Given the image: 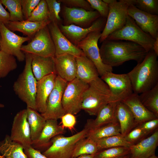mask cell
Wrapping results in <instances>:
<instances>
[{
  "instance_id": "44dd1931",
  "label": "cell",
  "mask_w": 158,
  "mask_h": 158,
  "mask_svg": "<svg viewBox=\"0 0 158 158\" xmlns=\"http://www.w3.org/2000/svg\"><path fill=\"white\" fill-rule=\"evenodd\" d=\"M57 75L53 73L37 81L35 97L36 110L41 114L46 110L48 98L53 90Z\"/></svg>"
},
{
  "instance_id": "4fadbf2b",
  "label": "cell",
  "mask_w": 158,
  "mask_h": 158,
  "mask_svg": "<svg viewBox=\"0 0 158 158\" xmlns=\"http://www.w3.org/2000/svg\"><path fill=\"white\" fill-rule=\"evenodd\" d=\"M0 33L1 50L14 56L19 61L25 60V54L22 51L21 47L24 42L30 40V38L16 35L3 23H0Z\"/></svg>"
},
{
  "instance_id": "816d5d0a",
  "label": "cell",
  "mask_w": 158,
  "mask_h": 158,
  "mask_svg": "<svg viewBox=\"0 0 158 158\" xmlns=\"http://www.w3.org/2000/svg\"><path fill=\"white\" fill-rule=\"evenodd\" d=\"M118 158H130V154H129L127 155Z\"/></svg>"
},
{
  "instance_id": "30bf717a",
  "label": "cell",
  "mask_w": 158,
  "mask_h": 158,
  "mask_svg": "<svg viewBox=\"0 0 158 158\" xmlns=\"http://www.w3.org/2000/svg\"><path fill=\"white\" fill-rule=\"evenodd\" d=\"M88 85V84L76 78L68 83L62 99V104L66 113L75 115L81 110L84 94Z\"/></svg>"
},
{
  "instance_id": "9a60e30c",
  "label": "cell",
  "mask_w": 158,
  "mask_h": 158,
  "mask_svg": "<svg viewBox=\"0 0 158 158\" xmlns=\"http://www.w3.org/2000/svg\"><path fill=\"white\" fill-rule=\"evenodd\" d=\"M10 136L12 141L20 144L24 149L31 146L32 141L26 109L20 110L14 116Z\"/></svg>"
},
{
  "instance_id": "277c9868",
  "label": "cell",
  "mask_w": 158,
  "mask_h": 158,
  "mask_svg": "<svg viewBox=\"0 0 158 158\" xmlns=\"http://www.w3.org/2000/svg\"><path fill=\"white\" fill-rule=\"evenodd\" d=\"M25 63L22 72L13 86V90L19 98L27 105V108L36 110L35 97L37 81L32 72L31 54L25 53Z\"/></svg>"
},
{
  "instance_id": "ffe728a7",
  "label": "cell",
  "mask_w": 158,
  "mask_h": 158,
  "mask_svg": "<svg viewBox=\"0 0 158 158\" xmlns=\"http://www.w3.org/2000/svg\"><path fill=\"white\" fill-rule=\"evenodd\" d=\"M56 75L68 82L76 78V57L69 54L55 55L53 57Z\"/></svg>"
},
{
  "instance_id": "b9f144b4",
  "label": "cell",
  "mask_w": 158,
  "mask_h": 158,
  "mask_svg": "<svg viewBox=\"0 0 158 158\" xmlns=\"http://www.w3.org/2000/svg\"><path fill=\"white\" fill-rule=\"evenodd\" d=\"M93 9H95L100 17L107 19L109 13V5L101 0H87Z\"/></svg>"
},
{
  "instance_id": "db71d44e",
  "label": "cell",
  "mask_w": 158,
  "mask_h": 158,
  "mask_svg": "<svg viewBox=\"0 0 158 158\" xmlns=\"http://www.w3.org/2000/svg\"><path fill=\"white\" fill-rule=\"evenodd\" d=\"M4 107V104L0 103V108H3Z\"/></svg>"
},
{
  "instance_id": "83f0119b",
  "label": "cell",
  "mask_w": 158,
  "mask_h": 158,
  "mask_svg": "<svg viewBox=\"0 0 158 158\" xmlns=\"http://www.w3.org/2000/svg\"><path fill=\"white\" fill-rule=\"evenodd\" d=\"M51 22V21L50 19L40 22L24 20L18 22L10 21L5 25L11 31H18L21 32L27 36L30 39H32L39 30L47 25Z\"/></svg>"
},
{
  "instance_id": "c3c4849f",
  "label": "cell",
  "mask_w": 158,
  "mask_h": 158,
  "mask_svg": "<svg viewBox=\"0 0 158 158\" xmlns=\"http://www.w3.org/2000/svg\"><path fill=\"white\" fill-rule=\"evenodd\" d=\"M10 21L9 13L4 7L0 0V23L5 25Z\"/></svg>"
},
{
  "instance_id": "603a6c76",
  "label": "cell",
  "mask_w": 158,
  "mask_h": 158,
  "mask_svg": "<svg viewBox=\"0 0 158 158\" xmlns=\"http://www.w3.org/2000/svg\"><path fill=\"white\" fill-rule=\"evenodd\" d=\"M121 101L129 109L138 125L146 121L158 118L142 104L138 94L133 92Z\"/></svg>"
},
{
  "instance_id": "8d00e7d4",
  "label": "cell",
  "mask_w": 158,
  "mask_h": 158,
  "mask_svg": "<svg viewBox=\"0 0 158 158\" xmlns=\"http://www.w3.org/2000/svg\"><path fill=\"white\" fill-rule=\"evenodd\" d=\"M130 148L114 147L99 151L94 155V158H118L130 154Z\"/></svg>"
},
{
  "instance_id": "f5cc1de1",
  "label": "cell",
  "mask_w": 158,
  "mask_h": 158,
  "mask_svg": "<svg viewBox=\"0 0 158 158\" xmlns=\"http://www.w3.org/2000/svg\"><path fill=\"white\" fill-rule=\"evenodd\" d=\"M149 158H158V157L156 156L155 154L151 156Z\"/></svg>"
},
{
  "instance_id": "7bdbcfd3",
  "label": "cell",
  "mask_w": 158,
  "mask_h": 158,
  "mask_svg": "<svg viewBox=\"0 0 158 158\" xmlns=\"http://www.w3.org/2000/svg\"><path fill=\"white\" fill-rule=\"evenodd\" d=\"M40 0H21L22 12L25 20H27Z\"/></svg>"
},
{
  "instance_id": "f6af8a7d",
  "label": "cell",
  "mask_w": 158,
  "mask_h": 158,
  "mask_svg": "<svg viewBox=\"0 0 158 158\" xmlns=\"http://www.w3.org/2000/svg\"><path fill=\"white\" fill-rule=\"evenodd\" d=\"M61 126L71 130L74 129L76 123V119L74 115L70 113H66L60 118Z\"/></svg>"
},
{
  "instance_id": "5bb4252c",
  "label": "cell",
  "mask_w": 158,
  "mask_h": 158,
  "mask_svg": "<svg viewBox=\"0 0 158 158\" xmlns=\"http://www.w3.org/2000/svg\"><path fill=\"white\" fill-rule=\"evenodd\" d=\"M62 15L63 25L73 24L84 28L90 27L100 17L96 11H87L85 9L70 8L64 6Z\"/></svg>"
},
{
  "instance_id": "4316f807",
  "label": "cell",
  "mask_w": 158,
  "mask_h": 158,
  "mask_svg": "<svg viewBox=\"0 0 158 158\" xmlns=\"http://www.w3.org/2000/svg\"><path fill=\"white\" fill-rule=\"evenodd\" d=\"M116 116L124 137L138 126L129 109L121 101L117 102Z\"/></svg>"
},
{
  "instance_id": "3957f363",
  "label": "cell",
  "mask_w": 158,
  "mask_h": 158,
  "mask_svg": "<svg viewBox=\"0 0 158 158\" xmlns=\"http://www.w3.org/2000/svg\"><path fill=\"white\" fill-rule=\"evenodd\" d=\"M88 85L84 94L81 109L90 115L96 116L104 105L116 102L108 85L99 77Z\"/></svg>"
},
{
  "instance_id": "d6a6232c",
  "label": "cell",
  "mask_w": 158,
  "mask_h": 158,
  "mask_svg": "<svg viewBox=\"0 0 158 158\" xmlns=\"http://www.w3.org/2000/svg\"><path fill=\"white\" fill-rule=\"evenodd\" d=\"M99 151L96 142L86 137L82 138L76 143L72 157L85 154H95Z\"/></svg>"
},
{
  "instance_id": "ee69618b",
  "label": "cell",
  "mask_w": 158,
  "mask_h": 158,
  "mask_svg": "<svg viewBox=\"0 0 158 158\" xmlns=\"http://www.w3.org/2000/svg\"><path fill=\"white\" fill-rule=\"evenodd\" d=\"M65 6L70 8H82L87 11L94 10L87 0H59Z\"/></svg>"
},
{
  "instance_id": "11a10c76",
  "label": "cell",
  "mask_w": 158,
  "mask_h": 158,
  "mask_svg": "<svg viewBox=\"0 0 158 158\" xmlns=\"http://www.w3.org/2000/svg\"><path fill=\"white\" fill-rule=\"evenodd\" d=\"M1 35L0 33V51L1 50Z\"/></svg>"
},
{
  "instance_id": "d6986e66",
  "label": "cell",
  "mask_w": 158,
  "mask_h": 158,
  "mask_svg": "<svg viewBox=\"0 0 158 158\" xmlns=\"http://www.w3.org/2000/svg\"><path fill=\"white\" fill-rule=\"evenodd\" d=\"M65 132V129L58 125L57 120H46L40 135L36 140L32 142L31 146L43 153L51 145V140L53 138Z\"/></svg>"
},
{
  "instance_id": "52a82bcc",
  "label": "cell",
  "mask_w": 158,
  "mask_h": 158,
  "mask_svg": "<svg viewBox=\"0 0 158 158\" xmlns=\"http://www.w3.org/2000/svg\"><path fill=\"white\" fill-rule=\"evenodd\" d=\"M133 0H113L108 4L109 11L104 28L99 39L100 43L113 32L122 28L128 16V8Z\"/></svg>"
},
{
  "instance_id": "8fae6325",
  "label": "cell",
  "mask_w": 158,
  "mask_h": 158,
  "mask_svg": "<svg viewBox=\"0 0 158 158\" xmlns=\"http://www.w3.org/2000/svg\"><path fill=\"white\" fill-rule=\"evenodd\" d=\"M68 83L57 75L54 87L47 101L46 110L41 114L46 120H57L66 114L62 104V99Z\"/></svg>"
},
{
  "instance_id": "60d3db41",
  "label": "cell",
  "mask_w": 158,
  "mask_h": 158,
  "mask_svg": "<svg viewBox=\"0 0 158 158\" xmlns=\"http://www.w3.org/2000/svg\"><path fill=\"white\" fill-rule=\"evenodd\" d=\"M149 134L138 125L124 137L126 140L134 145L145 138Z\"/></svg>"
},
{
  "instance_id": "e0dca14e",
  "label": "cell",
  "mask_w": 158,
  "mask_h": 158,
  "mask_svg": "<svg viewBox=\"0 0 158 158\" xmlns=\"http://www.w3.org/2000/svg\"><path fill=\"white\" fill-rule=\"evenodd\" d=\"M48 26L55 46V55L69 54L77 57L84 54L64 36L57 23L51 22Z\"/></svg>"
},
{
  "instance_id": "f546056e",
  "label": "cell",
  "mask_w": 158,
  "mask_h": 158,
  "mask_svg": "<svg viewBox=\"0 0 158 158\" xmlns=\"http://www.w3.org/2000/svg\"><path fill=\"white\" fill-rule=\"evenodd\" d=\"M24 150L22 145L12 141L8 135L0 142V154L6 158H28Z\"/></svg>"
},
{
  "instance_id": "2e32d148",
  "label": "cell",
  "mask_w": 158,
  "mask_h": 158,
  "mask_svg": "<svg viewBox=\"0 0 158 158\" xmlns=\"http://www.w3.org/2000/svg\"><path fill=\"white\" fill-rule=\"evenodd\" d=\"M107 19L100 17L89 27L84 28L74 25H59V29L64 36L73 44L77 46L90 33L103 30Z\"/></svg>"
},
{
  "instance_id": "f907efd6",
  "label": "cell",
  "mask_w": 158,
  "mask_h": 158,
  "mask_svg": "<svg viewBox=\"0 0 158 158\" xmlns=\"http://www.w3.org/2000/svg\"><path fill=\"white\" fill-rule=\"evenodd\" d=\"M95 154H85L76 157L72 158H94Z\"/></svg>"
},
{
  "instance_id": "ba28073f",
  "label": "cell",
  "mask_w": 158,
  "mask_h": 158,
  "mask_svg": "<svg viewBox=\"0 0 158 158\" xmlns=\"http://www.w3.org/2000/svg\"><path fill=\"white\" fill-rule=\"evenodd\" d=\"M21 50L24 53L54 57L55 49L48 25L39 30L28 44L23 45Z\"/></svg>"
},
{
  "instance_id": "f35d334b",
  "label": "cell",
  "mask_w": 158,
  "mask_h": 158,
  "mask_svg": "<svg viewBox=\"0 0 158 158\" xmlns=\"http://www.w3.org/2000/svg\"><path fill=\"white\" fill-rule=\"evenodd\" d=\"M133 4L144 12L152 15H158V0H133Z\"/></svg>"
},
{
  "instance_id": "7c38bea8",
  "label": "cell",
  "mask_w": 158,
  "mask_h": 158,
  "mask_svg": "<svg viewBox=\"0 0 158 158\" xmlns=\"http://www.w3.org/2000/svg\"><path fill=\"white\" fill-rule=\"evenodd\" d=\"M101 78L108 86L116 102L121 101L133 93L132 85L127 74L106 73Z\"/></svg>"
},
{
  "instance_id": "836d02e7",
  "label": "cell",
  "mask_w": 158,
  "mask_h": 158,
  "mask_svg": "<svg viewBox=\"0 0 158 158\" xmlns=\"http://www.w3.org/2000/svg\"><path fill=\"white\" fill-rule=\"evenodd\" d=\"M99 151L110 148L125 147L130 148L133 145L127 141L121 134L102 138L96 142Z\"/></svg>"
},
{
  "instance_id": "484cf974",
  "label": "cell",
  "mask_w": 158,
  "mask_h": 158,
  "mask_svg": "<svg viewBox=\"0 0 158 158\" xmlns=\"http://www.w3.org/2000/svg\"><path fill=\"white\" fill-rule=\"evenodd\" d=\"M31 56L32 69L37 81L49 75L56 74L53 57H44L33 54Z\"/></svg>"
},
{
  "instance_id": "bcb514c9",
  "label": "cell",
  "mask_w": 158,
  "mask_h": 158,
  "mask_svg": "<svg viewBox=\"0 0 158 158\" xmlns=\"http://www.w3.org/2000/svg\"><path fill=\"white\" fill-rule=\"evenodd\" d=\"M139 125L149 134L157 128L158 118L146 121Z\"/></svg>"
},
{
  "instance_id": "74e56055",
  "label": "cell",
  "mask_w": 158,
  "mask_h": 158,
  "mask_svg": "<svg viewBox=\"0 0 158 158\" xmlns=\"http://www.w3.org/2000/svg\"><path fill=\"white\" fill-rule=\"evenodd\" d=\"M49 19V13L45 0H41L38 5L26 20L33 22H40Z\"/></svg>"
},
{
  "instance_id": "6da1fadb",
  "label": "cell",
  "mask_w": 158,
  "mask_h": 158,
  "mask_svg": "<svg viewBox=\"0 0 158 158\" xmlns=\"http://www.w3.org/2000/svg\"><path fill=\"white\" fill-rule=\"evenodd\" d=\"M99 51L103 62L112 68L130 60L140 63L147 53L143 47L135 43L125 40H106L102 42Z\"/></svg>"
},
{
  "instance_id": "f1b7e54d",
  "label": "cell",
  "mask_w": 158,
  "mask_h": 158,
  "mask_svg": "<svg viewBox=\"0 0 158 158\" xmlns=\"http://www.w3.org/2000/svg\"><path fill=\"white\" fill-rule=\"evenodd\" d=\"M28 122L30 126L32 142L39 137L46 122V120L36 110L27 108Z\"/></svg>"
},
{
  "instance_id": "8992f818",
  "label": "cell",
  "mask_w": 158,
  "mask_h": 158,
  "mask_svg": "<svg viewBox=\"0 0 158 158\" xmlns=\"http://www.w3.org/2000/svg\"><path fill=\"white\" fill-rule=\"evenodd\" d=\"M89 131L86 127L70 136L59 135L51 140L50 147L42 153L47 158H72L75 146L81 139L86 138Z\"/></svg>"
},
{
  "instance_id": "4dcf8cb0",
  "label": "cell",
  "mask_w": 158,
  "mask_h": 158,
  "mask_svg": "<svg viewBox=\"0 0 158 158\" xmlns=\"http://www.w3.org/2000/svg\"><path fill=\"white\" fill-rule=\"evenodd\" d=\"M121 134L118 122L109 123L89 130L86 138L95 142L107 137Z\"/></svg>"
},
{
  "instance_id": "e575fe53",
  "label": "cell",
  "mask_w": 158,
  "mask_h": 158,
  "mask_svg": "<svg viewBox=\"0 0 158 158\" xmlns=\"http://www.w3.org/2000/svg\"><path fill=\"white\" fill-rule=\"evenodd\" d=\"M15 57L0 51V78L6 77L17 67Z\"/></svg>"
},
{
  "instance_id": "7a4b0ae2",
  "label": "cell",
  "mask_w": 158,
  "mask_h": 158,
  "mask_svg": "<svg viewBox=\"0 0 158 158\" xmlns=\"http://www.w3.org/2000/svg\"><path fill=\"white\" fill-rule=\"evenodd\" d=\"M157 56L153 49L150 51L141 62L127 73L133 93L140 94L158 84Z\"/></svg>"
},
{
  "instance_id": "d590c367",
  "label": "cell",
  "mask_w": 158,
  "mask_h": 158,
  "mask_svg": "<svg viewBox=\"0 0 158 158\" xmlns=\"http://www.w3.org/2000/svg\"><path fill=\"white\" fill-rule=\"evenodd\" d=\"M3 5L9 12L10 21H21L24 20L21 0H1Z\"/></svg>"
},
{
  "instance_id": "1f68e13d",
  "label": "cell",
  "mask_w": 158,
  "mask_h": 158,
  "mask_svg": "<svg viewBox=\"0 0 158 158\" xmlns=\"http://www.w3.org/2000/svg\"><path fill=\"white\" fill-rule=\"evenodd\" d=\"M139 96L144 106L158 118V84Z\"/></svg>"
},
{
  "instance_id": "9f6ffc18",
  "label": "cell",
  "mask_w": 158,
  "mask_h": 158,
  "mask_svg": "<svg viewBox=\"0 0 158 158\" xmlns=\"http://www.w3.org/2000/svg\"><path fill=\"white\" fill-rule=\"evenodd\" d=\"M0 158H6L0 154Z\"/></svg>"
},
{
  "instance_id": "ac0fdd59",
  "label": "cell",
  "mask_w": 158,
  "mask_h": 158,
  "mask_svg": "<svg viewBox=\"0 0 158 158\" xmlns=\"http://www.w3.org/2000/svg\"><path fill=\"white\" fill-rule=\"evenodd\" d=\"M128 15L144 32L154 39L158 36V15L142 11L133 4L128 7Z\"/></svg>"
},
{
  "instance_id": "9c48e42d",
  "label": "cell",
  "mask_w": 158,
  "mask_h": 158,
  "mask_svg": "<svg viewBox=\"0 0 158 158\" xmlns=\"http://www.w3.org/2000/svg\"><path fill=\"white\" fill-rule=\"evenodd\" d=\"M101 31L97 30L90 33L77 45L93 63L101 77L107 72L113 71V68L104 64L100 56L98 42L101 36Z\"/></svg>"
},
{
  "instance_id": "681fc988",
  "label": "cell",
  "mask_w": 158,
  "mask_h": 158,
  "mask_svg": "<svg viewBox=\"0 0 158 158\" xmlns=\"http://www.w3.org/2000/svg\"><path fill=\"white\" fill-rule=\"evenodd\" d=\"M153 50L156 54L158 56V36L155 39L154 43Z\"/></svg>"
},
{
  "instance_id": "cb8c5ba5",
  "label": "cell",
  "mask_w": 158,
  "mask_h": 158,
  "mask_svg": "<svg viewBox=\"0 0 158 158\" xmlns=\"http://www.w3.org/2000/svg\"><path fill=\"white\" fill-rule=\"evenodd\" d=\"M117 102H111L104 105L99 111L96 118L88 120L85 127L90 130L109 123L118 122L116 116Z\"/></svg>"
},
{
  "instance_id": "7dc6e473",
  "label": "cell",
  "mask_w": 158,
  "mask_h": 158,
  "mask_svg": "<svg viewBox=\"0 0 158 158\" xmlns=\"http://www.w3.org/2000/svg\"><path fill=\"white\" fill-rule=\"evenodd\" d=\"M24 150L28 158H47L40 151L32 146L24 149Z\"/></svg>"
},
{
  "instance_id": "5b68a950",
  "label": "cell",
  "mask_w": 158,
  "mask_h": 158,
  "mask_svg": "<svg viewBox=\"0 0 158 158\" xmlns=\"http://www.w3.org/2000/svg\"><path fill=\"white\" fill-rule=\"evenodd\" d=\"M106 40L133 42L141 46L147 53L153 49L155 39L142 30L134 20L128 16L124 25L111 34Z\"/></svg>"
},
{
  "instance_id": "7402d4cb",
  "label": "cell",
  "mask_w": 158,
  "mask_h": 158,
  "mask_svg": "<svg viewBox=\"0 0 158 158\" xmlns=\"http://www.w3.org/2000/svg\"><path fill=\"white\" fill-rule=\"evenodd\" d=\"M158 145L157 128L150 136L143 139L130 147V158H149L155 154Z\"/></svg>"
},
{
  "instance_id": "ab89813d",
  "label": "cell",
  "mask_w": 158,
  "mask_h": 158,
  "mask_svg": "<svg viewBox=\"0 0 158 158\" xmlns=\"http://www.w3.org/2000/svg\"><path fill=\"white\" fill-rule=\"evenodd\" d=\"M47 6L49 13V19L52 22L61 24L62 21L59 16L61 10V3L56 0H45Z\"/></svg>"
},
{
  "instance_id": "d4e9b609",
  "label": "cell",
  "mask_w": 158,
  "mask_h": 158,
  "mask_svg": "<svg viewBox=\"0 0 158 158\" xmlns=\"http://www.w3.org/2000/svg\"><path fill=\"white\" fill-rule=\"evenodd\" d=\"M76 58L77 64L76 78L88 84L99 77L95 66L85 54Z\"/></svg>"
}]
</instances>
